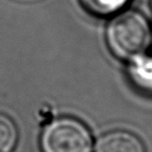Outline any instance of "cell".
Masks as SVG:
<instances>
[{
  "label": "cell",
  "mask_w": 152,
  "mask_h": 152,
  "mask_svg": "<svg viewBox=\"0 0 152 152\" xmlns=\"http://www.w3.org/2000/svg\"><path fill=\"white\" fill-rule=\"evenodd\" d=\"M43 152H91L93 140L83 122L73 117H60L44 128L40 139Z\"/></svg>",
  "instance_id": "7a4b0ae2"
},
{
  "label": "cell",
  "mask_w": 152,
  "mask_h": 152,
  "mask_svg": "<svg viewBox=\"0 0 152 152\" xmlns=\"http://www.w3.org/2000/svg\"><path fill=\"white\" fill-rule=\"evenodd\" d=\"M152 38L150 24L134 10L114 15L106 28V42L112 53L122 60L142 54Z\"/></svg>",
  "instance_id": "6da1fadb"
},
{
  "label": "cell",
  "mask_w": 152,
  "mask_h": 152,
  "mask_svg": "<svg viewBox=\"0 0 152 152\" xmlns=\"http://www.w3.org/2000/svg\"><path fill=\"white\" fill-rule=\"evenodd\" d=\"M151 5H152V0H151Z\"/></svg>",
  "instance_id": "52a82bcc"
},
{
  "label": "cell",
  "mask_w": 152,
  "mask_h": 152,
  "mask_svg": "<svg viewBox=\"0 0 152 152\" xmlns=\"http://www.w3.org/2000/svg\"><path fill=\"white\" fill-rule=\"evenodd\" d=\"M95 152H145V147L135 134L115 130L103 135L97 140Z\"/></svg>",
  "instance_id": "3957f363"
},
{
  "label": "cell",
  "mask_w": 152,
  "mask_h": 152,
  "mask_svg": "<svg viewBox=\"0 0 152 152\" xmlns=\"http://www.w3.org/2000/svg\"><path fill=\"white\" fill-rule=\"evenodd\" d=\"M18 129L14 120L0 113V152H11L18 142Z\"/></svg>",
  "instance_id": "8992f818"
},
{
  "label": "cell",
  "mask_w": 152,
  "mask_h": 152,
  "mask_svg": "<svg viewBox=\"0 0 152 152\" xmlns=\"http://www.w3.org/2000/svg\"><path fill=\"white\" fill-rule=\"evenodd\" d=\"M127 71L133 84L140 90L152 94V56L142 53L130 59Z\"/></svg>",
  "instance_id": "277c9868"
},
{
  "label": "cell",
  "mask_w": 152,
  "mask_h": 152,
  "mask_svg": "<svg viewBox=\"0 0 152 152\" xmlns=\"http://www.w3.org/2000/svg\"><path fill=\"white\" fill-rule=\"evenodd\" d=\"M129 0H80L83 8L98 17L114 16L124 8Z\"/></svg>",
  "instance_id": "5b68a950"
}]
</instances>
